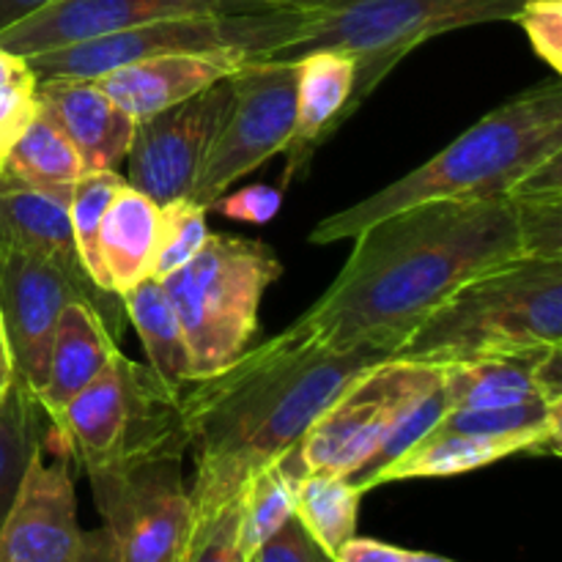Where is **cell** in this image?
Returning <instances> with one entry per match:
<instances>
[{"label": "cell", "instance_id": "obj_1", "mask_svg": "<svg viewBox=\"0 0 562 562\" xmlns=\"http://www.w3.org/2000/svg\"><path fill=\"white\" fill-rule=\"evenodd\" d=\"M516 258L525 239L508 198L415 203L355 236L349 261L296 324L327 349L395 357L456 291Z\"/></svg>", "mask_w": 562, "mask_h": 562}, {"label": "cell", "instance_id": "obj_2", "mask_svg": "<svg viewBox=\"0 0 562 562\" xmlns=\"http://www.w3.org/2000/svg\"><path fill=\"white\" fill-rule=\"evenodd\" d=\"M382 360L373 351L327 349L294 322L225 371L184 384L181 415L195 453L192 514L239 497L252 472L291 453L313 420Z\"/></svg>", "mask_w": 562, "mask_h": 562}, {"label": "cell", "instance_id": "obj_3", "mask_svg": "<svg viewBox=\"0 0 562 562\" xmlns=\"http://www.w3.org/2000/svg\"><path fill=\"white\" fill-rule=\"evenodd\" d=\"M554 159H562V82L547 80L494 108L420 168L329 214L313 228L311 241L355 239L376 220L415 203L510 198Z\"/></svg>", "mask_w": 562, "mask_h": 562}, {"label": "cell", "instance_id": "obj_4", "mask_svg": "<svg viewBox=\"0 0 562 562\" xmlns=\"http://www.w3.org/2000/svg\"><path fill=\"white\" fill-rule=\"evenodd\" d=\"M549 346H562V261L525 256L456 291L395 357L448 366Z\"/></svg>", "mask_w": 562, "mask_h": 562}, {"label": "cell", "instance_id": "obj_5", "mask_svg": "<svg viewBox=\"0 0 562 562\" xmlns=\"http://www.w3.org/2000/svg\"><path fill=\"white\" fill-rule=\"evenodd\" d=\"M527 0H338L313 5L289 49L274 58L294 60L313 49H335L355 60L349 115L379 82L428 38L486 22H514Z\"/></svg>", "mask_w": 562, "mask_h": 562}, {"label": "cell", "instance_id": "obj_6", "mask_svg": "<svg viewBox=\"0 0 562 562\" xmlns=\"http://www.w3.org/2000/svg\"><path fill=\"white\" fill-rule=\"evenodd\" d=\"M280 274L272 247L231 234H209L190 263L165 274L162 289L190 355V382L225 371L250 349L263 294Z\"/></svg>", "mask_w": 562, "mask_h": 562}, {"label": "cell", "instance_id": "obj_7", "mask_svg": "<svg viewBox=\"0 0 562 562\" xmlns=\"http://www.w3.org/2000/svg\"><path fill=\"white\" fill-rule=\"evenodd\" d=\"M181 390H170L119 351L53 417V426L86 475L165 450L187 453L190 437L181 415Z\"/></svg>", "mask_w": 562, "mask_h": 562}, {"label": "cell", "instance_id": "obj_8", "mask_svg": "<svg viewBox=\"0 0 562 562\" xmlns=\"http://www.w3.org/2000/svg\"><path fill=\"white\" fill-rule=\"evenodd\" d=\"M305 22L302 9L269 5L241 14L176 16L148 22L110 36L88 38L69 47L31 55L27 66L38 80L80 77L99 80L119 66L176 53H231L241 58H274L296 42Z\"/></svg>", "mask_w": 562, "mask_h": 562}, {"label": "cell", "instance_id": "obj_9", "mask_svg": "<svg viewBox=\"0 0 562 562\" xmlns=\"http://www.w3.org/2000/svg\"><path fill=\"white\" fill-rule=\"evenodd\" d=\"M442 382V366L387 357L357 376L322 415L280 467L291 483L307 472L351 477L376 453L395 417Z\"/></svg>", "mask_w": 562, "mask_h": 562}, {"label": "cell", "instance_id": "obj_10", "mask_svg": "<svg viewBox=\"0 0 562 562\" xmlns=\"http://www.w3.org/2000/svg\"><path fill=\"white\" fill-rule=\"evenodd\" d=\"M181 459L184 450H165L88 472L102 516L99 562H173L190 521Z\"/></svg>", "mask_w": 562, "mask_h": 562}, {"label": "cell", "instance_id": "obj_11", "mask_svg": "<svg viewBox=\"0 0 562 562\" xmlns=\"http://www.w3.org/2000/svg\"><path fill=\"white\" fill-rule=\"evenodd\" d=\"M203 157L190 201L209 209L236 179L285 151L296 121V60L247 58Z\"/></svg>", "mask_w": 562, "mask_h": 562}, {"label": "cell", "instance_id": "obj_12", "mask_svg": "<svg viewBox=\"0 0 562 562\" xmlns=\"http://www.w3.org/2000/svg\"><path fill=\"white\" fill-rule=\"evenodd\" d=\"M69 302H88L102 313L110 333H121V296L80 283L47 258L0 247V316L14 376L33 395L44 387L55 327Z\"/></svg>", "mask_w": 562, "mask_h": 562}, {"label": "cell", "instance_id": "obj_13", "mask_svg": "<svg viewBox=\"0 0 562 562\" xmlns=\"http://www.w3.org/2000/svg\"><path fill=\"white\" fill-rule=\"evenodd\" d=\"M71 453L49 426L0 525V562H99L97 532H82Z\"/></svg>", "mask_w": 562, "mask_h": 562}, {"label": "cell", "instance_id": "obj_14", "mask_svg": "<svg viewBox=\"0 0 562 562\" xmlns=\"http://www.w3.org/2000/svg\"><path fill=\"white\" fill-rule=\"evenodd\" d=\"M228 99L231 80L225 77L198 97L137 121L126 151V184L157 206L190 198Z\"/></svg>", "mask_w": 562, "mask_h": 562}, {"label": "cell", "instance_id": "obj_15", "mask_svg": "<svg viewBox=\"0 0 562 562\" xmlns=\"http://www.w3.org/2000/svg\"><path fill=\"white\" fill-rule=\"evenodd\" d=\"M267 0H55L0 31V47L20 58L69 47L176 16L241 14L269 9Z\"/></svg>", "mask_w": 562, "mask_h": 562}, {"label": "cell", "instance_id": "obj_16", "mask_svg": "<svg viewBox=\"0 0 562 562\" xmlns=\"http://www.w3.org/2000/svg\"><path fill=\"white\" fill-rule=\"evenodd\" d=\"M448 409H497L532 398L562 401V346L508 351L442 366Z\"/></svg>", "mask_w": 562, "mask_h": 562}, {"label": "cell", "instance_id": "obj_17", "mask_svg": "<svg viewBox=\"0 0 562 562\" xmlns=\"http://www.w3.org/2000/svg\"><path fill=\"white\" fill-rule=\"evenodd\" d=\"M247 58L231 53H176L135 60L99 77V88L130 115L146 121L162 110L198 97L234 75Z\"/></svg>", "mask_w": 562, "mask_h": 562}, {"label": "cell", "instance_id": "obj_18", "mask_svg": "<svg viewBox=\"0 0 562 562\" xmlns=\"http://www.w3.org/2000/svg\"><path fill=\"white\" fill-rule=\"evenodd\" d=\"M38 108L60 126L86 173L119 170L135 135V121L99 88L97 80L49 77L38 80Z\"/></svg>", "mask_w": 562, "mask_h": 562}, {"label": "cell", "instance_id": "obj_19", "mask_svg": "<svg viewBox=\"0 0 562 562\" xmlns=\"http://www.w3.org/2000/svg\"><path fill=\"white\" fill-rule=\"evenodd\" d=\"M296 60V121L285 146V184L302 173L313 151L349 119L355 60L335 49H313Z\"/></svg>", "mask_w": 562, "mask_h": 562}, {"label": "cell", "instance_id": "obj_20", "mask_svg": "<svg viewBox=\"0 0 562 562\" xmlns=\"http://www.w3.org/2000/svg\"><path fill=\"white\" fill-rule=\"evenodd\" d=\"M69 198L71 192L38 190L0 173V247L47 258L80 283L97 285L77 256Z\"/></svg>", "mask_w": 562, "mask_h": 562}, {"label": "cell", "instance_id": "obj_21", "mask_svg": "<svg viewBox=\"0 0 562 562\" xmlns=\"http://www.w3.org/2000/svg\"><path fill=\"white\" fill-rule=\"evenodd\" d=\"M119 338L110 333L102 313L88 302H69L49 346L47 379L36 401L53 420L86 384H91L119 355Z\"/></svg>", "mask_w": 562, "mask_h": 562}, {"label": "cell", "instance_id": "obj_22", "mask_svg": "<svg viewBox=\"0 0 562 562\" xmlns=\"http://www.w3.org/2000/svg\"><path fill=\"white\" fill-rule=\"evenodd\" d=\"M157 241L159 206L135 187L124 184L110 201L99 228L102 267L115 296L151 278Z\"/></svg>", "mask_w": 562, "mask_h": 562}, {"label": "cell", "instance_id": "obj_23", "mask_svg": "<svg viewBox=\"0 0 562 562\" xmlns=\"http://www.w3.org/2000/svg\"><path fill=\"white\" fill-rule=\"evenodd\" d=\"M532 453V448L521 439L505 437H477V434H453L431 428L415 448L384 467L368 483V492L384 483L420 481V477H456L464 472L483 470L488 464L510 459V456Z\"/></svg>", "mask_w": 562, "mask_h": 562}, {"label": "cell", "instance_id": "obj_24", "mask_svg": "<svg viewBox=\"0 0 562 562\" xmlns=\"http://www.w3.org/2000/svg\"><path fill=\"white\" fill-rule=\"evenodd\" d=\"M121 305L140 338L148 357V371L170 390L190 384V355H187L184 333L165 294L162 280L154 274L140 280L126 294H121Z\"/></svg>", "mask_w": 562, "mask_h": 562}, {"label": "cell", "instance_id": "obj_25", "mask_svg": "<svg viewBox=\"0 0 562 562\" xmlns=\"http://www.w3.org/2000/svg\"><path fill=\"white\" fill-rule=\"evenodd\" d=\"M0 173L22 181L27 187L49 192H71V187L86 173L80 154L60 132V126L42 108L22 130L14 146L5 154Z\"/></svg>", "mask_w": 562, "mask_h": 562}, {"label": "cell", "instance_id": "obj_26", "mask_svg": "<svg viewBox=\"0 0 562 562\" xmlns=\"http://www.w3.org/2000/svg\"><path fill=\"white\" fill-rule=\"evenodd\" d=\"M49 426L53 420L47 412L20 379L0 393V525L14 505L31 459Z\"/></svg>", "mask_w": 562, "mask_h": 562}, {"label": "cell", "instance_id": "obj_27", "mask_svg": "<svg viewBox=\"0 0 562 562\" xmlns=\"http://www.w3.org/2000/svg\"><path fill=\"white\" fill-rule=\"evenodd\" d=\"M434 428L477 437L521 439L532 453H560L562 401L532 398L525 404L497 406V409H456L448 412Z\"/></svg>", "mask_w": 562, "mask_h": 562}, {"label": "cell", "instance_id": "obj_28", "mask_svg": "<svg viewBox=\"0 0 562 562\" xmlns=\"http://www.w3.org/2000/svg\"><path fill=\"white\" fill-rule=\"evenodd\" d=\"M360 499L362 492L349 477L329 472H307L294 483V516L333 558L357 536Z\"/></svg>", "mask_w": 562, "mask_h": 562}, {"label": "cell", "instance_id": "obj_29", "mask_svg": "<svg viewBox=\"0 0 562 562\" xmlns=\"http://www.w3.org/2000/svg\"><path fill=\"white\" fill-rule=\"evenodd\" d=\"M124 184L126 179L119 170H93V173L80 176V181L71 187L69 198V217L77 256H80L88 278H91L99 289L108 291V294H113V291H110L108 274H104L102 267V252H99V228H102V217L104 212H108L110 201H113V195Z\"/></svg>", "mask_w": 562, "mask_h": 562}, {"label": "cell", "instance_id": "obj_30", "mask_svg": "<svg viewBox=\"0 0 562 562\" xmlns=\"http://www.w3.org/2000/svg\"><path fill=\"white\" fill-rule=\"evenodd\" d=\"M294 516V483L280 461L261 467L241 486V549L247 558L261 549Z\"/></svg>", "mask_w": 562, "mask_h": 562}, {"label": "cell", "instance_id": "obj_31", "mask_svg": "<svg viewBox=\"0 0 562 562\" xmlns=\"http://www.w3.org/2000/svg\"><path fill=\"white\" fill-rule=\"evenodd\" d=\"M173 562H250L241 549V492L214 510H190Z\"/></svg>", "mask_w": 562, "mask_h": 562}, {"label": "cell", "instance_id": "obj_32", "mask_svg": "<svg viewBox=\"0 0 562 562\" xmlns=\"http://www.w3.org/2000/svg\"><path fill=\"white\" fill-rule=\"evenodd\" d=\"M448 412L450 409H448V401H445L442 382H439L437 387L428 390L426 395H420L415 404H409L398 417H395L393 426L387 428V434H384L382 442H379L376 453H373L371 459H368V464L362 467L357 475H351L349 481L366 494L368 483L373 481V475L382 472L387 464H393V461L398 459V456H404L409 448H415V445L420 442V439L426 437V434L431 431V428L437 426Z\"/></svg>", "mask_w": 562, "mask_h": 562}, {"label": "cell", "instance_id": "obj_33", "mask_svg": "<svg viewBox=\"0 0 562 562\" xmlns=\"http://www.w3.org/2000/svg\"><path fill=\"white\" fill-rule=\"evenodd\" d=\"M206 214L209 209L198 206L190 198L159 206V241L157 258H154V278L162 280L165 274L190 263L203 250L209 234H212Z\"/></svg>", "mask_w": 562, "mask_h": 562}, {"label": "cell", "instance_id": "obj_34", "mask_svg": "<svg viewBox=\"0 0 562 562\" xmlns=\"http://www.w3.org/2000/svg\"><path fill=\"white\" fill-rule=\"evenodd\" d=\"M38 77L25 58L0 47V165L38 110Z\"/></svg>", "mask_w": 562, "mask_h": 562}, {"label": "cell", "instance_id": "obj_35", "mask_svg": "<svg viewBox=\"0 0 562 562\" xmlns=\"http://www.w3.org/2000/svg\"><path fill=\"white\" fill-rule=\"evenodd\" d=\"M525 27L532 49L554 71H562V0H527L516 20Z\"/></svg>", "mask_w": 562, "mask_h": 562}, {"label": "cell", "instance_id": "obj_36", "mask_svg": "<svg viewBox=\"0 0 562 562\" xmlns=\"http://www.w3.org/2000/svg\"><path fill=\"white\" fill-rule=\"evenodd\" d=\"M280 206H283V187L256 184L245 187L239 192H225L223 198H217L209 206V212H220L223 217L236 220V223L263 225L278 217Z\"/></svg>", "mask_w": 562, "mask_h": 562}, {"label": "cell", "instance_id": "obj_37", "mask_svg": "<svg viewBox=\"0 0 562 562\" xmlns=\"http://www.w3.org/2000/svg\"><path fill=\"white\" fill-rule=\"evenodd\" d=\"M250 562H335V558L322 549L296 516H291L267 543H261Z\"/></svg>", "mask_w": 562, "mask_h": 562}, {"label": "cell", "instance_id": "obj_38", "mask_svg": "<svg viewBox=\"0 0 562 562\" xmlns=\"http://www.w3.org/2000/svg\"><path fill=\"white\" fill-rule=\"evenodd\" d=\"M335 562H409L406 549L393 543L376 541V538H349L335 554Z\"/></svg>", "mask_w": 562, "mask_h": 562}, {"label": "cell", "instance_id": "obj_39", "mask_svg": "<svg viewBox=\"0 0 562 562\" xmlns=\"http://www.w3.org/2000/svg\"><path fill=\"white\" fill-rule=\"evenodd\" d=\"M49 3H55V0H0V31Z\"/></svg>", "mask_w": 562, "mask_h": 562}, {"label": "cell", "instance_id": "obj_40", "mask_svg": "<svg viewBox=\"0 0 562 562\" xmlns=\"http://www.w3.org/2000/svg\"><path fill=\"white\" fill-rule=\"evenodd\" d=\"M14 362H11V351H9V340H5V327H3V316H0V393L14 382Z\"/></svg>", "mask_w": 562, "mask_h": 562}, {"label": "cell", "instance_id": "obj_41", "mask_svg": "<svg viewBox=\"0 0 562 562\" xmlns=\"http://www.w3.org/2000/svg\"><path fill=\"white\" fill-rule=\"evenodd\" d=\"M272 5H285V9H313V5L338 3V0H267Z\"/></svg>", "mask_w": 562, "mask_h": 562}, {"label": "cell", "instance_id": "obj_42", "mask_svg": "<svg viewBox=\"0 0 562 562\" xmlns=\"http://www.w3.org/2000/svg\"><path fill=\"white\" fill-rule=\"evenodd\" d=\"M409 562H456V560L442 558V554H431V552H409Z\"/></svg>", "mask_w": 562, "mask_h": 562}]
</instances>
